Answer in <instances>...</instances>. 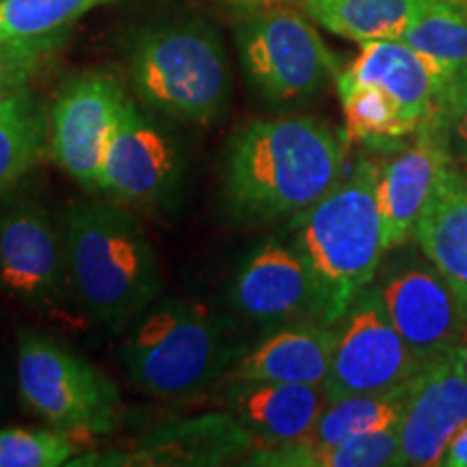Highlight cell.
<instances>
[{"label": "cell", "instance_id": "obj_28", "mask_svg": "<svg viewBox=\"0 0 467 467\" xmlns=\"http://www.w3.org/2000/svg\"><path fill=\"white\" fill-rule=\"evenodd\" d=\"M78 440L57 429H0V467L69 465Z\"/></svg>", "mask_w": 467, "mask_h": 467}, {"label": "cell", "instance_id": "obj_7", "mask_svg": "<svg viewBox=\"0 0 467 467\" xmlns=\"http://www.w3.org/2000/svg\"><path fill=\"white\" fill-rule=\"evenodd\" d=\"M0 292L52 323L80 327L87 318L69 277L61 225L33 197L0 213Z\"/></svg>", "mask_w": 467, "mask_h": 467}, {"label": "cell", "instance_id": "obj_18", "mask_svg": "<svg viewBox=\"0 0 467 467\" xmlns=\"http://www.w3.org/2000/svg\"><path fill=\"white\" fill-rule=\"evenodd\" d=\"M258 448L255 437L230 411L210 413L154 431L137 452L119 454L110 465L119 461L121 465H221Z\"/></svg>", "mask_w": 467, "mask_h": 467}, {"label": "cell", "instance_id": "obj_23", "mask_svg": "<svg viewBox=\"0 0 467 467\" xmlns=\"http://www.w3.org/2000/svg\"><path fill=\"white\" fill-rule=\"evenodd\" d=\"M249 465L268 467H389L400 465L399 426L379 433L353 437L340 443H285L258 448L247 457Z\"/></svg>", "mask_w": 467, "mask_h": 467}, {"label": "cell", "instance_id": "obj_16", "mask_svg": "<svg viewBox=\"0 0 467 467\" xmlns=\"http://www.w3.org/2000/svg\"><path fill=\"white\" fill-rule=\"evenodd\" d=\"M323 385L232 381L227 411L255 437L260 448L303 441L327 405Z\"/></svg>", "mask_w": 467, "mask_h": 467}, {"label": "cell", "instance_id": "obj_20", "mask_svg": "<svg viewBox=\"0 0 467 467\" xmlns=\"http://www.w3.org/2000/svg\"><path fill=\"white\" fill-rule=\"evenodd\" d=\"M413 238L467 309V178L448 165Z\"/></svg>", "mask_w": 467, "mask_h": 467}, {"label": "cell", "instance_id": "obj_6", "mask_svg": "<svg viewBox=\"0 0 467 467\" xmlns=\"http://www.w3.org/2000/svg\"><path fill=\"white\" fill-rule=\"evenodd\" d=\"M16 375L22 402L52 429L87 441L119 426L115 383L42 331L17 334Z\"/></svg>", "mask_w": 467, "mask_h": 467}, {"label": "cell", "instance_id": "obj_25", "mask_svg": "<svg viewBox=\"0 0 467 467\" xmlns=\"http://www.w3.org/2000/svg\"><path fill=\"white\" fill-rule=\"evenodd\" d=\"M413 381V379H411ZM409 394V383L389 392L348 394L327 400V405L303 441L307 443H340L353 437L396 429Z\"/></svg>", "mask_w": 467, "mask_h": 467}, {"label": "cell", "instance_id": "obj_13", "mask_svg": "<svg viewBox=\"0 0 467 467\" xmlns=\"http://www.w3.org/2000/svg\"><path fill=\"white\" fill-rule=\"evenodd\" d=\"M467 422V375L452 353L426 361L409 383L399 424L400 465H441L454 433Z\"/></svg>", "mask_w": 467, "mask_h": 467}, {"label": "cell", "instance_id": "obj_21", "mask_svg": "<svg viewBox=\"0 0 467 467\" xmlns=\"http://www.w3.org/2000/svg\"><path fill=\"white\" fill-rule=\"evenodd\" d=\"M433 0H301V7L337 37L358 44L400 39Z\"/></svg>", "mask_w": 467, "mask_h": 467}, {"label": "cell", "instance_id": "obj_30", "mask_svg": "<svg viewBox=\"0 0 467 467\" xmlns=\"http://www.w3.org/2000/svg\"><path fill=\"white\" fill-rule=\"evenodd\" d=\"M448 151V159L467 178V76L441 91L429 124Z\"/></svg>", "mask_w": 467, "mask_h": 467}, {"label": "cell", "instance_id": "obj_27", "mask_svg": "<svg viewBox=\"0 0 467 467\" xmlns=\"http://www.w3.org/2000/svg\"><path fill=\"white\" fill-rule=\"evenodd\" d=\"M110 0H0V37L63 33L78 17Z\"/></svg>", "mask_w": 467, "mask_h": 467}, {"label": "cell", "instance_id": "obj_24", "mask_svg": "<svg viewBox=\"0 0 467 467\" xmlns=\"http://www.w3.org/2000/svg\"><path fill=\"white\" fill-rule=\"evenodd\" d=\"M400 39L431 63L441 96L467 76V0H433Z\"/></svg>", "mask_w": 467, "mask_h": 467}, {"label": "cell", "instance_id": "obj_1", "mask_svg": "<svg viewBox=\"0 0 467 467\" xmlns=\"http://www.w3.org/2000/svg\"><path fill=\"white\" fill-rule=\"evenodd\" d=\"M347 137L317 117L254 119L232 132L223 195L241 223L299 217L340 182Z\"/></svg>", "mask_w": 467, "mask_h": 467}, {"label": "cell", "instance_id": "obj_32", "mask_svg": "<svg viewBox=\"0 0 467 467\" xmlns=\"http://www.w3.org/2000/svg\"><path fill=\"white\" fill-rule=\"evenodd\" d=\"M451 353H452L454 361H457V364H459L461 370H463L465 375H467V331L463 334V337H461V340H459L457 347L451 350Z\"/></svg>", "mask_w": 467, "mask_h": 467}, {"label": "cell", "instance_id": "obj_14", "mask_svg": "<svg viewBox=\"0 0 467 467\" xmlns=\"http://www.w3.org/2000/svg\"><path fill=\"white\" fill-rule=\"evenodd\" d=\"M379 292L396 331L424 364L451 353L467 331V309L435 266L407 268Z\"/></svg>", "mask_w": 467, "mask_h": 467}, {"label": "cell", "instance_id": "obj_8", "mask_svg": "<svg viewBox=\"0 0 467 467\" xmlns=\"http://www.w3.org/2000/svg\"><path fill=\"white\" fill-rule=\"evenodd\" d=\"M236 42L249 83L273 104L307 100L340 74L317 28L295 9L254 11L238 25Z\"/></svg>", "mask_w": 467, "mask_h": 467}, {"label": "cell", "instance_id": "obj_12", "mask_svg": "<svg viewBox=\"0 0 467 467\" xmlns=\"http://www.w3.org/2000/svg\"><path fill=\"white\" fill-rule=\"evenodd\" d=\"M232 306L243 318L262 327L325 323V295L306 255L296 247L266 241L238 266L232 282Z\"/></svg>", "mask_w": 467, "mask_h": 467}, {"label": "cell", "instance_id": "obj_4", "mask_svg": "<svg viewBox=\"0 0 467 467\" xmlns=\"http://www.w3.org/2000/svg\"><path fill=\"white\" fill-rule=\"evenodd\" d=\"M247 348L232 320L200 303L165 301L130 327L119 358L141 392L171 399L230 375Z\"/></svg>", "mask_w": 467, "mask_h": 467}, {"label": "cell", "instance_id": "obj_2", "mask_svg": "<svg viewBox=\"0 0 467 467\" xmlns=\"http://www.w3.org/2000/svg\"><path fill=\"white\" fill-rule=\"evenodd\" d=\"M76 296L104 329H130L161 292V268L148 232L126 203H72L61 221Z\"/></svg>", "mask_w": 467, "mask_h": 467}, {"label": "cell", "instance_id": "obj_17", "mask_svg": "<svg viewBox=\"0 0 467 467\" xmlns=\"http://www.w3.org/2000/svg\"><path fill=\"white\" fill-rule=\"evenodd\" d=\"M336 325L292 323L273 329L247 348L232 368V381H277L323 385L329 379Z\"/></svg>", "mask_w": 467, "mask_h": 467}, {"label": "cell", "instance_id": "obj_19", "mask_svg": "<svg viewBox=\"0 0 467 467\" xmlns=\"http://www.w3.org/2000/svg\"><path fill=\"white\" fill-rule=\"evenodd\" d=\"M344 72L392 98L413 132L433 119L440 102V78L431 63L402 39L361 44L359 57Z\"/></svg>", "mask_w": 467, "mask_h": 467}, {"label": "cell", "instance_id": "obj_10", "mask_svg": "<svg viewBox=\"0 0 467 467\" xmlns=\"http://www.w3.org/2000/svg\"><path fill=\"white\" fill-rule=\"evenodd\" d=\"M182 175L184 159L173 134L126 96L110 128L100 191L126 206H167Z\"/></svg>", "mask_w": 467, "mask_h": 467}, {"label": "cell", "instance_id": "obj_9", "mask_svg": "<svg viewBox=\"0 0 467 467\" xmlns=\"http://www.w3.org/2000/svg\"><path fill=\"white\" fill-rule=\"evenodd\" d=\"M422 366L389 320L381 292L368 285L336 323L327 399L389 392L411 383Z\"/></svg>", "mask_w": 467, "mask_h": 467}, {"label": "cell", "instance_id": "obj_5", "mask_svg": "<svg viewBox=\"0 0 467 467\" xmlns=\"http://www.w3.org/2000/svg\"><path fill=\"white\" fill-rule=\"evenodd\" d=\"M130 80L145 107L192 124H210L230 102V63L203 22L148 28L130 50Z\"/></svg>", "mask_w": 467, "mask_h": 467}, {"label": "cell", "instance_id": "obj_29", "mask_svg": "<svg viewBox=\"0 0 467 467\" xmlns=\"http://www.w3.org/2000/svg\"><path fill=\"white\" fill-rule=\"evenodd\" d=\"M63 44V33L44 37H0V100L26 89L28 80Z\"/></svg>", "mask_w": 467, "mask_h": 467}, {"label": "cell", "instance_id": "obj_15", "mask_svg": "<svg viewBox=\"0 0 467 467\" xmlns=\"http://www.w3.org/2000/svg\"><path fill=\"white\" fill-rule=\"evenodd\" d=\"M451 165L448 151L431 126H422L409 148L400 150L379 171L377 197L383 219L385 249L405 244Z\"/></svg>", "mask_w": 467, "mask_h": 467}, {"label": "cell", "instance_id": "obj_22", "mask_svg": "<svg viewBox=\"0 0 467 467\" xmlns=\"http://www.w3.org/2000/svg\"><path fill=\"white\" fill-rule=\"evenodd\" d=\"M50 148V115L26 89L0 100V203Z\"/></svg>", "mask_w": 467, "mask_h": 467}, {"label": "cell", "instance_id": "obj_26", "mask_svg": "<svg viewBox=\"0 0 467 467\" xmlns=\"http://www.w3.org/2000/svg\"><path fill=\"white\" fill-rule=\"evenodd\" d=\"M336 85L348 139L370 145H388L399 143L405 137H416L396 102L379 87L350 78L347 72L336 76Z\"/></svg>", "mask_w": 467, "mask_h": 467}, {"label": "cell", "instance_id": "obj_3", "mask_svg": "<svg viewBox=\"0 0 467 467\" xmlns=\"http://www.w3.org/2000/svg\"><path fill=\"white\" fill-rule=\"evenodd\" d=\"M379 171L372 161H359L323 200L295 219L296 249L323 288L327 325H336L370 285L388 251L377 197Z\"/></svg>", "mask_w": 467, "mask_h": 467}, {"label": "cell", "instance_id": "obj_31", "mask_svg": "<svg viewBox=\"0 0 467 467\" xmlns=\"http://www.w3.org/2000/svg\"><path fill=\"white\" fill-rule=\"evenodd\" d=\"M443 467H467V422L454 433L441 457Z\"/></svg>", "mask_w": 467, "mask_h": 467}, {"label": "cell", "instance_id": "obj_11", "mask_svg": "<svg viewBox=\"0 0 467 467\" xmlns=\"http://www.w3.org/2000/svg\"><path fill=\"white\" fill-rule=\"evenodd\" d=\"M126 89L107 72L74 76L50 109V154L83 189L98 192L104 156Z\"/></svg>", "mask_w": 467, "mask_h": 467}]
</instances>
